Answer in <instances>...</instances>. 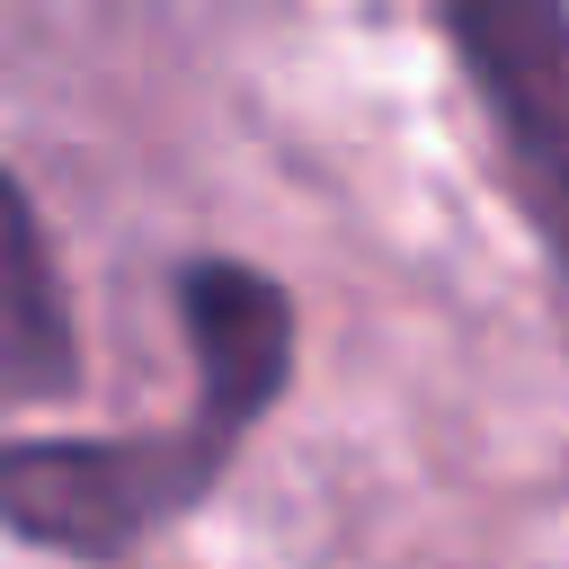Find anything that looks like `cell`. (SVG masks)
<instances>
[{
  "mask_svg": "<svg viewBox=\"0 0 569 569\" xmlns=\"http://www.w3.org/2000/svg\"><path fill=\"white\" fill-rule=\"evenodd\" d=\"M187 347H196V418L178 436H116V445H18L9 453V516L27 542L53 551H124L133 533L169 525L187 498L213 489L240 427L284 391L293 311L258 267L196 258L178 276Z\"/></svg>",
  "mask_w": 569,
  "mask_h": 569,
  "instance_id": "obj_1",
  "label": "cell"
},
{
  "mask_svg": "<svg viewBox=\"0 0 569 569\" xmlns=\"http://www.w3.org/2000/svg\"><path fill=\"white\" fill-rule=\"evenodd\" d=\"M569 267V0H436Z\"/></svg>",
  "mask_w": 569,
  "mask_h": 569,
  "instance_id": "obj_2",
  "label": "cell"
},
{
  "mask_svg": "<svg viewBox=\"0 0 569 569\" xmlns=\"http://www.w3.org/2000/svg\"><path fill=\"white\" fill-rule=\"evenodd\" d=\"M71 382V320L53 302V267H44V231L36 204L9 196V391L44 400Z\"/></svg>",
  "mask_w": 569,
  "mask_h": 569,
  "instance_id": "obj_3",
  "label": "cell"
}]
</instances>
